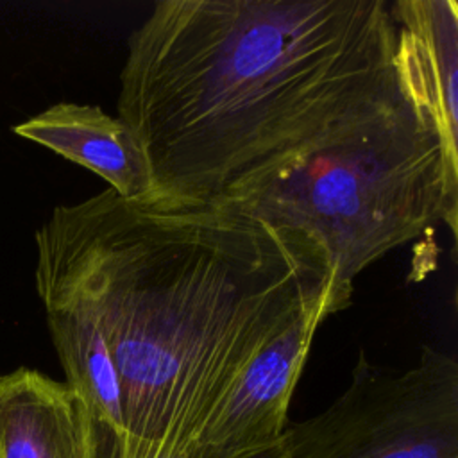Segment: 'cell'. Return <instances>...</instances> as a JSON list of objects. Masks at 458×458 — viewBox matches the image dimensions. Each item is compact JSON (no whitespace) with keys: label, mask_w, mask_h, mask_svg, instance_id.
<instances>
[{"label":"cell","mask_w":458,"mask_h":458,"mask_svg":"<svg viewBox=\"0 0 458 458\" xmlns=\"http://www.w3.org/2000/svg\"><path fill=\"white\" fill-rule=\"evenodd\" d=\"M36 290L77 313L114 370L127 458H184L250 360L349 304L324 252L229 206L104 190L36 233Z\"/></svg>","instance_id":"cell-1"},{"label":"cell","mask_w":458,"mask_h":458,"mask_svg":"<svg viewBox=\"0 0 458 458\" xmlns=\"http://www.w3.org/2000/svg\"><path fill=\"white\" fill-rule=\"evenodd\" d=\"M411 79L386 0H159L129 36L118 116L156 199L222 206Z\"/></svg>","instance_id":"cell-2"},{"label":"cell","mask_w":458,"mask_h":458,"mask_svg":"<svg viewBox=\"0 0 458 458\" xmlns=\"http://www.w3.org/2000/svg\"><path fill=\"white\" fill-rule=\"evenodd\" d=\"M404 43L413 79L397 100L222 204L315 243L347 304L358 274L386 252L437 222L456 236L437 116Z\"/></svg>","instance_id":"cell-3"},{"label":"cell","mask_w":458,"mask_h":458,"mask_svg":"<svg viewBox=\"0 0 458 458\" xmlns=\"http://www.w3.org/2000/svg\"><path fill=\"white\" fill-rule=\"evenodd\" d=\"M284 438L290 458H458V361L424 345L394 372L360 352L345 392Z\"/></svg>","instance_id":"cell-4"},{"label":"cell","mask_w":458,"mask_h":458,"mask_svg":"<svg viewBox=\"0 0 458 458\" xmlns=\"http://www.w3.org/2000/svg\"><path fill=\"white\" fill-rule=\"evenodd\" d=\"M327 317L315 310L270 340L206 419L184 458H247L279 444L313 336Z\"/></svg>","instance_id":"cell-5"},{"label":"cell","mask_w":458,"mask_h":458,"mask_svg":"<svg viewBox=\"0 0 458 458\" xmlns=\"http://www.w3.org/2000/svg\"><path fill=\"white\" fill-rule=\"evenodd\" d=\"M13 131L100 175L125 200L156 199L152 172L138 138L120 116L98 106L59 102Z\"/></svg>","instance_id":"cell-6"},{"label":"cell","mask_w":458,"mask_h":458,"mask_svg":"<svg viewBox=\"0 0 458 458\" xmlns=\"http://www.w3.org/2000/svg\"><path fill=\"white\" fill-rule=\"evenodd\" d=\"M0 458H88L79 397L36 369L0 374Z\"/></svg>","instance_id":"cell-7"},{"label":"cell","mask_w":458,"mask_h":458,"mask_svg":"<svg viewBox=\"0 0 458 458\" xmlns=\"http://www.w3.org/2000/svg\"><path fill=\"white\" fill-rule=\"evenodd\" d=\"M390 11L410 45L435 111L447 186L458 199V4L454 0H395L390 2Z\"/></svg>","instance_id":"cell-8"},{"label":"cell","mask_w":458,"mask_h":458,"mask_svg":"<svg viewBox=\"0 0 458 458\" xmlns=\"http://www.w3.org/2000/svg\"><path fill=\"white\" fill-rule=\"evenodd\" d=\"M247 458H290V453H288V442L286 438L283 437V440L261 453H256V454H250Z\"/></svg>","instance_id":"cell-9"}]
</instances>
